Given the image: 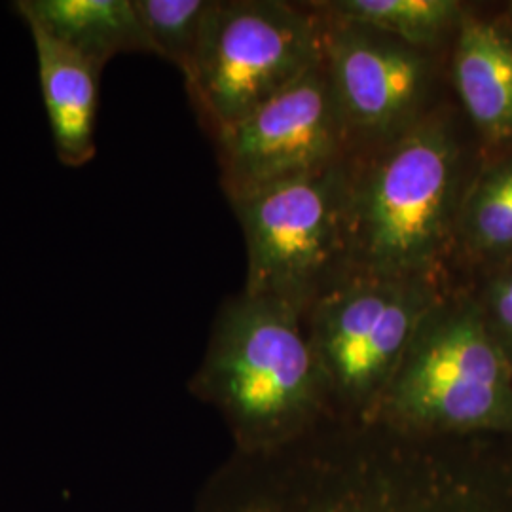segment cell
Segmentation results:
<instances>
[{
	"instance_id": "cell-3",
	"label": "cell",
	"mask_w": 512,
	"mask_h": 512,
	"mask_svg": "<svg viewBox=\"0 0 512 512\" xmlns=\"http://www.w3.org/2000/svg\"><path fill=\"white\" fill-rule=\"evenodd\" d=\"M302 311L243 293L213 323L190 391L219 410L239 452L296 439L332 412Z\"/></svg>"
},
{
	"instance_id": "cell-5",
	"label": "cell",
	"mask_w": 512,
	"mask_h": 512,
	"mask_svg": "<svg viewBox=\"0 0 512 512\" xmlns=\"http://www.w3.org/2000/svg\"><path fill=\"white\" fill-rule=\"evenodd\" d=\"M440 279L349 274L310 306V340L330 410L372 418L425 317L442 300Z\"/></svg>"
},
{
	"instance_id": "cell-12",
	"label": "cell",
	"mask_w": 512,
	"mask_h": 512,
	"mask_svg": "<svg viewBox=\"0 0 512 512\" xmlns=\"http://www.w3.org/2000/svg\"><path fill=\"white\" fill-rule=\"evenodd\" d=\"M27 27L105 69L112 57L154 54L133 0H19L14 4Z\"/></svg>"
},
{
	"instance_id": "cell-16",
	"label": "cell",
	"mask_w": 512,
	"mask_h": 512,
	"mask_svg": "<svg viewBox=\"0 0 512 512\" xmlns=\"http://www.w3.org/2000/svg\"><path fill=\"white\" fill-rule=\"evenodd\" d=\"M473 296L486 327L512 366V260L482 268Z\"/></svg>"
},
{
	"instance_id": "cell-4",
	"label": "cell",
	"mask_w": 512,
	"mask_h": 512,
	"mask_svg": "<svg viewBox=\"0 0 512 512\" xmlns=\"http://www.w3.org/2000/svg\"><path fill=\"white\" fill-rule=\"evenodd\" d=\"M372 418L429 435L512 433V366L473 293L442 296L425 317Z\"/></svg>"
},
{
	"instance_id": "cell-7",
	"label": "cell",
	"mask_w": 512,
	"mask_h": 512,
	"mask_svg": "<svg viewBox=\"0 0 512 512\" xmlns=\"http://www.w3.org/2000/svg\"><path fill=\"white\" fill-rule=\"evenodd\" d=\"M348 184L342 162L230 200L247 245L243 293L310 308L330 270L346 262Z\"/></svg>"
},
{
	"instance_id": "cell-1",
	"label": "cell",
	"mask_w": 512,
	"mask_h": 512,
	"mask_svg": "<svg viewBox=\"0 0 512 512\" xmlns=\"http://www.w3.org/2000/svg\"><path fill=\"white\" fill-rule=\"evenodd\" d=\"M476 437L329 412L289 442L234 450L194 512H512V459Z\"/></svg>"
},
{
	"instance_id": "cell-2",
	"label": "cell",
	"mask_w": 512,
	"mask_h": 512,
	"mask_svg": "<svg viewBox=\"0 0 512 512\" xmlns=\"http://www.w3.org/2000/svg\"><path fill=\"white\" fill-rule=\"evenodd\" d=\"M463 175V147L442 112L420 118L357 175L349 173V274L440 279L473 179Z\"/></svg>"
},
{
	"instance_id": "cell-13",
	"label": "cell",
	"mask_w": 512,
	"mask_h": 512,
	"mask_svg": "<svg viewBox=\"0 0 512 512\" xmlns=\"http://www.w3.org/2000/svg\"><path fill=\"white\" fill-rule=\"evenodd\" d=\"M456 245L480 268L512 260V147L480 165L459 209Z\"/></svg>"
},
{
	"instance_id": "cell-6",
	"label": "cell",
	"mask_w": 512,
	"mask_h": 512,
	"mask_svg": "<svg viewBox=\"0 0 512 512\" xmlns=\"http://www.w3.org/2000/svg\"><path fill=\"white\" fill-rule=\"evenodd\" d=\"M321 25L275 0L215 2L186 88L215 137L325 59Z\"/></svg>"
},
{
	"instance_id": "cell-10",
	"label": "cell",
	"mask_w": 512,
	"mask_h": 512,
	"mask_svg": "<svg viewBox=\"0 0 512 512\" xmlns=\"http://www.w3.org/2000/svg\"><path fill=\"white\" fill-rule=\"evenodd\" d=\"M452 80L482 145L512 147V27L465 14L456 31Z\"/></svg>"
},
{
	"instance_id": "cell-15",
	"label": "cell",
	"mask_w": 512,
	"mask_h": 512,
	"mask_svg": "<svg viewBox=\"0 0 512 512\" xmlns=\"http://www.w3.org/2000/svg\"><path fill=\"white\" fill-rule=\"evenodd\" d=\"M213 0H133L154 55L171 61L184 78L202 44Z\"/></svg>"
},
{
	"instance_id": "cell-14",
	"label": "cell",
	"mask_w": 512,
	"mask_h": 512,
	"mask_svg": "<svg viewBox=\"0 0 512 512\" xmlns=\"http://www.w3.org/2000/svg\"><path fill=\"white\" fill-rule=\"evenodd\" d=\"M317 6L332 21L366 27L420 50L456 33L467 14L458 0H330Z\"/></svg>"
},
{
	"instance_id": "cell-8",
	"label": "cell",
	"mask_w": 512,
	"mask_h": 512,
	"mask_svg": "<svg viewBox=\"0 0 512 512\" xmlns=\"http://www.w3.org/2000/svg\"><path fill=\"white\" fill-rule=\"evenodd\" d=\"M213 139L228 200L342 164L349 135L325 59Z\"/></svg>"
},
{
	"instance_id": "cell-9",
	"label": "cell",
	"mask_w": 512,
	"mask_h": 512,
	"mask_svg": "<svg viewBox=\"0 0 512 512\" xmlns=\"http://www.w3.org/2000/svg\"><path fill=\"white\" fill-rule=\"evenodd\" d=\"M323 37L325 67L349 137L384 145L420 120L431 84L425 50L342 21H330Z\"/></svg>"
},
{
	"instance_id": "cell-11",
	"label": "cell",
	"mask_w": 512,
	"mask_h": 512,
	"mask_svg": "<svg viewBox=\"0 0 512 512\" xmlns=\"http://www.w3.org/2000/svg\"><path fill=\"white\" fill-rule=\"evenodd\" d=\"M37 54L38 80L61 164L82 167L95 156V120L103 69L54 38L27 27Z\"/></svg>"
},
{
	"instance_id": "cell-17",
	"label": "cell",
	"mask_w": 512,
	"mask_h": 512,
	"mask_svg": "<svg viewBox=\"0 0 512 512\" xmlns=\"http://www.w3.org/2000/svg\"><path fill=\"white\" fill-rule=\"evenodd\" d=\"M505 21L512 27V2L507 4V10H505Z\"/></svg>"
}]
</instances>
